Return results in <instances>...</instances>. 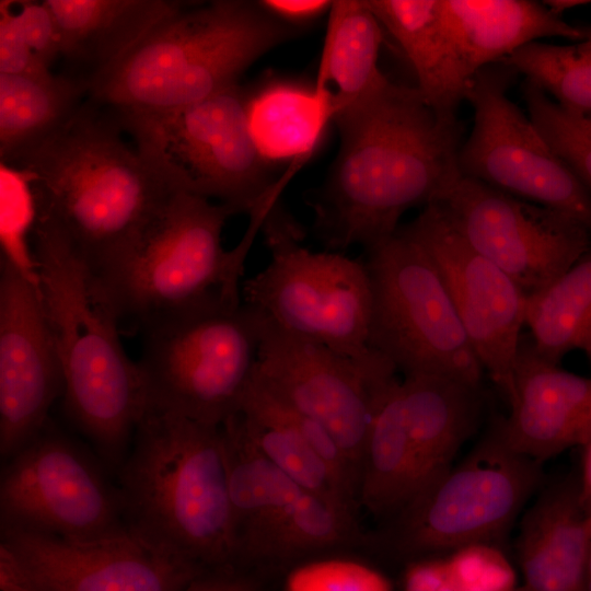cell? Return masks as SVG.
<instances>
[{
  "label": "cell",
  "mask_w": 591,
  "mask_h": 591,
  "mask_svg": "<svg viewBox=\"0 0 591 591\" xmlns=\"http://www.w3.org/2000/svg\"><path fill=\"white\" fill-rule=\"evenodd\" d=\"M333 121L338 154L312 200L327 251H366L391 237L408 209L433 202L462 175L461 121L436 112L417 88L390 81Z\"/></svg>",
  "instance_id": "cell-1"
},
{
  "label": "cell",
  "mask_w": 591,
  "mask_h": 591,
  "mask_svg": "<svg viewBox=\"0 0 591 591\" xmlns=\"http://www.w3.org/2000/svg\"><path fill=\"white\" fill-rule=\"evenodd\" d=\"M4 166L23 177L35 220L56 230L97 275L134 245L175 192L114 113L90 99L55 135Z\"/></svg>",
  "instance_id": "cell-2"
},
{
  "label": "cell",
  "mask_w": 591,
  "mask_h": 591,
  "mask_svg": "<svg viewBox=\"0 0 591 591\" xmlns=\"http://www.w3.org/2000/svg\"><path fill=\"white\" fill-rule=\"evenodd\" d=\"M37 288L60 359L63 412L117 472L148 409L137 361L121 344V317L91 266L47 223L34 221Z\"/></svg>",
  "instance_id": "cell-3"
},
{
  "label": "cell",
  "mask_w": 591,
  "mask_h": 591,
  "mask_svg": "<svg viewBox=\"0 0 591 591\" xmlns=\"http://www.w3.org/2000/svg\"><path fill=\"white\" fill-rule=\"evenodd\" d=\"M116 474L130 528L206 570L239 568L221 425L148 408Z\"/></svg>",
  "instance_id": "cell-4"
},
{
  "label": "cell",
  "mask_w": 591,
  "mask_h": 591,
  "mask_svg": "<svg viewBox=\"0 0 591 591\" xmlns=\"http://www.w3.org/2000/svg\"><path fill=\"white\" fill-rule=\"evenodd\" d=\"M296 31L258 1L190 3L99 77L89 99L130 111L198 103L239 84L245 70Z\"/></svg>",
  "instance_id": "cell-5"
},
{
  "label": "cell",
  "mask_w": 591,
  "mask_h": 591,
  "mask_svg": "<svg viewBox=\"0 0 591 591\" xmlns=\"http://www.w3.org/2000/svg\"><path fill=\"white\" fill-rule=\"evenodd\" d=\"M237 211L208 198L175 190L134 245L96 274L121 320L141 325L177 313L242 302L240 279L251 247L244 239L222 245Z\"/></svg>",
  "instance_id": "cell-6"
},
{
  "label": "cell",
  "mask_w": 591,
  "mask_h": 591,
  "mask_svg": "<svg viewBox=\"0 0 591 591\" xmlns=\"http://www.w3.org/2000/svg\"><path fill=\"white\" fill-rule=\"evenodd\" d=\"M248 97L250 92L236 84L167 111L108 108L140 154L173 189L251 215L278 204L291 175L273 178L270 165L248 129Z\"/></svg>",
  "instance_id": "cell-7"
},
{
  "label": "cell",
  "mask_w": 591,
  "mask_h": 591,
  "mask_svg": "<svg viewBox=\"0 0 591 591\" xmlns=\"http://www.w3.org/2000/svg\"><path fill=\"white\" fill-rule=\"evenodd\" d=\"M138 329L148 408L215 426L240 413L258 358L256 311L243 301L217 303Z\"/></svg>",
  "instance_id": "cell-8"
},
{
  "label": "cell",
  "mask_w": 591,
  "mask_h": 591,
  "mask_svg": "<svg viewBox=\"0 0 591 591\" xmlns=\"http://www.w3.org/2000/svg\"><path fill=\"white\" fill-rule=\"evenodd\" d=\"M260 230L270 259L244 281L242 301L299 338L357 358L372 354V290L364 260L304 247L302 229L280 205Z\"/></svg>",
  "instance_id": "cell-9"
},
{
  "label": "cell",
  "mask_w": 591,
  "mask_h": 591,
  "mask_svg": "<svg viewBox=\"0 0 591 591\" xmlns=\"http://www.w3.org/2000/svg\"><path fill=\"white\" fill-rule=\"evenodd\" d=\"M543 464L511 450L497 415L472 451L369 543L408 561L505 537L544 483Z\"/></svg>",
  "instance_id": "cell-10"
},
{
  "label": "cell",
  "mask_w": 591,
  "mask_h": 591,
  "mask_svg": "<svg viewBox=\"0 0 591 591\" xmlns=\"http://www.w3.org/2000/svg\"><path fill=\"white\" fill-rule=\"evenodd\" d=\"M372 290L369 346L403 376L483 385L485 374L449 291L425 250L401 227L366 250Z\"/></svg>",
  "instance_id": "cell-11"
},
{
  "label": "cell",
  "mask_w": 591,
  "mask_h": 591,
  "mask_svg": "<svg viewBox=\"0 0 591 591\" xmlns=\"http://www.w3.org/2000/svg\"><path fill=\"white\" fill-rule=\"evenodd\" d=\"M102 460L50 420L3 462L1 530L89 540L129 525Z\"/></svg>",
  "instance_id": "cell-12"
},
{
  "label": "cell",
  "mask_w": 591,
  "mask_h": 591,
  "mask_svg": "<svg viewBox=\"0 0 591 591\" xmlns=\"http://www.w3.org/2000/svg\"><path fill=\"white\" fill-rule=\"evenodd\" d=\"M258 315L255 378L326 428L359 479L367 433L380 399L398 380L396 368L375 351L360 358L345 355L291 335Z\"/></svg>",
  "instance_id": "cell-13"
},
{
  "label": "cell",
  "mask_w": 591,
  "mask_h": 591,
  "mask_svg": "<svg viewBox=\"0 0 591 591\" xmlns=\"http://www.w3.org/2000/svg\"><path fill=\"white\" fill-rule=\"evenodd\" d=\"M517 72L498 62L475 73L465 93L474 126L459 153L462 176L565 212L591 231V195L507 95Z\"/></svg>",
  "instance_id": "cell-14"
},
{
  "label": "cell",
  "mask_w": 591,
  "mask_h": 591,
  "mask_svg": "<svg viewBox=\"0 0 591 591\" xmlns=\"http://www.w3.org/2000/svg\"><path fill=\"white\" fill-rule=\"evenodd\" d=\"M431 204L526 297L591 248V231L576 218L462 175Z\"/></svg>",
  "instance_id": "cell-15"
},
{
  "label": "cell",
  "mask_w": 591,
  "mask_h": 591,
  "mask_svg": "<svg viewBox=\"0 0 591 591\" xmlns=\"http://www.w3.org/2000/svg\"><path fill=\"white\" fill-rule=\"evenodd\" d=\"M401 229L438 269L472 348L497 392L509 405L526 294L498 266L477 253L430 204Z\"/></svg>",
  "instance_id": "cell-16"
},
{
  "label": "cell",
  "mask_w": 591,
  "mask_h": 591,
  "mask_svg": "<svg viewBox=\"0 0 591 591\" xmlns=\"http://www.w3.org/2000/svg\"><path fill=\"white\" fill-rule=\"evenodd\" d=\"M0 545L37 591H184L206 571L130 526L89 540L2 529Z\"/></svg>",
  "instance_id": "cell-17"
},
{
  "label": "cell",
  "mask_w": 591,
  "mask_h": 591,
  "mask_svg": "<svg viewBox=\"0 0 591 591\" xmlns=\"http://www.w3.org/2000/svg\"><path fill=\"white\" fill-rule=\"evenodd\" d=\"M63 372L37 286L0 260V455L26 445L49 421Z\"/></svg>",
  "instance_id": "cell-18"
},
{
  "label": "cell",
  "mask_w": 591,
  "mask_h": 591,
  "mask_svg": "<svg viewBox=\"0 0 591 591\" xmlns=\"http://www.w3.org/2000/svg\"><path fill=\"white\" fill-rule=\"evenodd\" d=\"M379 409L412 463L418 498L454 465L462 445L479 429L487 397L483 385L407 375L391 385Z\"/></svg>",
  "instance_id": "cell-19"
},
{
  "label": "cell",
  "mask_w": 591,
  "mask_h": 591,
  "mask_svg": "<svg viewBox=\"0 0 591 591\" xmlns=\"http://www.w3.org/2000/svg\"><path fill=\"white\" fill-rule=\"evenodd\" d=\"M513 385L509 414L497 415L511 450L543 464L570 448H580L591 432V376L545 360L530 334L523 333Z\"/></svg>",
  "instance_id": "cell-20"
},
{
  "label": "cell",
  "mask_w": 591,
  "mask_h": 591,
  "mask_svg": "<svg viewBox=\"0 0 591 591\" xmlns=\"http://www.w3.org/2000/svg\"><path fill=\"white\" fill-rule=\"evenodd\" d=\"M579 474L543 483L515 540L523 584L531 591H582L591 547Z\"/></svg>",
  "instance_id": "cell-21"
},
{
  "label": "cell",
  "mask_w": 591,
  "mask_h": 591,
  "mask_svg": "<svg viewBox=\"0 0 591 591\" xmlns=\"http://www.w3.org/2000/svg\"><path fill=\"white\" fill-rule=\"evenodd\" d=\"M44 1L59 30L62 63L59 72L90 85L161 23L192 3L179 0Z\"/></svg>",
  "instance_id": "cell-22"
},
{
  "label": "cell",
  "mask_w": 591,
  "mask_h": 591,
  "mask_svg": "<svg viewBox=\"0 0 591 591\" xmlns=\"http://www.w3.org/2000/svg\"><path fill=\"white\" fill-rule=\"evenodd\" d=\"M228 489L240 568L256 564L280 518L306 493L252 442L240 413L221 425Z\"/></svg>",
  "instance_id": "cell-23"
},
{
  "label": "cell",
  "mask_w": 591,
  "mask_h": 591,
  "mask_svg": "<svg viewBox=\"0 0 591 591\" xmlns=\"http://www.w3.org/2000/svg\"><path fill=\"white\" fill-rule=\"evenodd\" d=\"M382 27L401 46L417 89L440 115L456 117L472 77L448 28L441 0H367Z\"/></svg>",
  "instance_id": "cell-24"
},
{
  "label": "cell",
  "mask_w": 591,
  "mask_h": 591,
  "mask_svg": "<svg viewBox=\"0 0 591 591\" xmlns=\"http://www.w3.org/2000/svg\"><path fill=\"white\" fill-rule=\"evenodd\" d=\"M462 62L473 78L514 50L545 37L584 40L580 25L530 0H441Z\"/></svg>",
  "instance_id": "cell-25"
},
{
  "label": "cell",
  "mask_w": 591,
  "mask_h": 591,
  "mask_svg": "<svg viewBox=\"0 0 591 591\" xmlns=\"http://www.w3.org/2000/svg\"><path fill=\"white\" fill-rule=\"evenodd\" d=\"M328 90L290 81H269L250 92L247 123L252 138L269 164L300 167L333 121Z\"/></svg>",
  "instance_id": "cell-26"
},
{
  "label": "cell",
  "mask_w": 591,
  "mask_h": 591,
  "mask_svg": "<svg viewBox=\"0 0 591 591\" xmlns=\"http://www.w3.org/2000/svg\"><path fill=\"white\" fill-rule=\"evenodd\" d=\"M328 14L314 85L332 93L335 114L372 96L390 80L379 68L383 27L367 0L333 1Z\"/></svg>",
  "instance_id": "cell-27"
},
{
  "label": "cell",
  "mask_w": 591,
  "mask_h": 591,
  "mask_svg": "<svg viewBox=\"0 0 591 591\" xmlns=\"http://www.w3.org/2000/svg\"><path fill=\"white\" fill-rule=\"evenodd\" d=\"M240 415L254 445L302 490L358 515L357 494L281 415L255 375L243 397Z\"/></svg>",
  "instance_id": "cell-28"
},
{
  "label": "cell",
  "mask_w": 591,
  "mask_h": 591,
  "mask_svg": "<svg viewBox=\"0 0 591 591\" xmlns=\"http://www.w3.org/2000/svg\"><path fill=\"white\" fill-rule=\"evenodd\" d=\"M90 83L55 72L46 78L0 73V160L7 165L50 138L89 99Z\"/></svg>",
  "instance_id": "cell-29"
},
{
  "label": "cell",
  "mask_w": 591,
  "mask_h": 591,
  "mask_svg": "<svg viewBox=\"0 0 591 591\" xmlns=\"http://www.w3.org/2000/svg\"><path fill=\"white\" fill-rule=\"evenodd\" d=\"M525 327L545 360L575 350L591 357V248L544 289L528 296Z\"/></svg>",
  "instance_id": "cell-30"
},
{
  "label": "cell",
  "mask_w": 591,
  "mask_h": 591,
  "mask_svg": "<svg viewBox=\"0 0 591 591\" xmlns=\"http://www.w3.org/2000/svg\"><path fill=\"white\" fill-rule=\"evenodd\" d=\"M368 541L359 529L357 515L303 493L270 532L257 564H287Z\"/></svg>",
  "instance_id": "cell-31"
},
{
  "label": "cell",
  "mask_w": 591,
  "mask_h": 591,
  "mask_svg": "<svg viewBox=\"0 0 591 591\" xmlns=\"http://www.w3.org/2000/svg\"><path fill=\"white\" fill-rule=\"evenodd\" d=\"M403 591H511L515 571L494 544L468 545L407 563Z\"/></svg>",
  "instance_id": "cell-32"
},
{
  "label": "cell",
  "mask_w": 591,
  "mask_h": 591,
  "mask_svg": "<svg viewBox=\"0 0 591 591\" xmlns=\"http://www.w3.org/2000/svg\"><path fill=\"white\" fill-rule=\"evenodd\" d=\"M501 63L524 74L567 112L591 115V38L576 45L532 42Z\"/></svg>",
  "instance_id": "cell-33"
},
{
  "label": "cell",
  "mask_w": 591,
  "mask_h": 591,
  "mask_svg": "<svg viewBox=\"0 0 591 591\" xmlns=\"http://www.w3.org/2000/svg\"><path fill=\"white\" fill-rule=\"evenodd\" d=\"M522 91L532 123L591 195V127L530 81Z\"/></svg>",
  "instance_id": "cell-34"
},
{
  "label": "cell",
  "mask_w": 591,
  "mask_h": 591,
  "mask_svg": "<svg viewBox=\"0 0 591 591\" xmlns=\"http://www.w3.org/2000/svg\"><path fill=\"white\" fill-rule=\"evenodd\" d=\"M286 591H392L375 569L348 559L315 560L294 569Z\"/></svg>",
  "instance_id": "cell-35"
},
{
  "label": "cell",
  "mask_w": 591,
  "mask_h": 591,
  "mask_svg": "<svg viewBox=\"0 0 591 591\" xmlns=\"http://www.w3.org/2000/svg\"><path fill=\"white\" fill-rule=\"evenodd\" d=\"M22 34L39 61L53 70L60 61L61 44L56 20L45 3L34 0L12 1Z\"/></svg>",
  "instance_id": "cell-36"
},
{
  "label": "cell",
  "mask_w": 591,
  "mask_h": 591,
  "mask_svg": "<svg viewBox=\"0 0 591 591\" xmlns=\"http://www.w3.org/2000/svg\"><path fill=\"white\" fill-rule=\"evenodd\" d=\"M0 73L46 78L55 72L45 67L26 43L12 1H0Z\"/></svg>",
  "instance_id": "cell-37"
},
{
  "label": "cell",
  "mask_w": 591,
  "mask_h": 591,
  "mask_svg": "<svg viewBox=\"0 0 591 591\" xmlns=\"http://www.w3.org/2000/svg\"><path fill=\"white\" fill-rule=\"evenodd\" d=\"M258 3L280 22L298 27L329 13L333 1L327 0H263Z\"/></svg>",
  "instance_id": "cell-38"
},
{
  "label": "cell",
  "mask_w": 591,
  "mask_h": 591,
  "mask_svg": "<svg viewBox=\"0 0 591 591\" xmlns=\"http://www.w3.org/2000/svg\"><path fill=\"white\" fill-rule=\"evenodd\" d=\"M184 591H258V587L242 568L227 567L204 571Z\"/></svg>",
  "instance_id": "cell-39"
},
{
  "label": "cell",
  "mask_w": 591,
  "mask_h": 591,
  "mask_svg": "<svg viewBox=\"0 0 591 591\" xmlns=\"http://www.w3.org/2000/svg\"><path fill=\"white\" fill-rule=\"evenodd\" d=\"M1 591H37L23 576L11 554L0 545Z\"/></svg>",
  "instance_id": "cell-40"
},
{
  "label": "cell",
  "mask_w": 591,
  "mask_h": 591,
  "mask_svg": "<svg viewBox=\"0 0 591 591\" xmlns=\"http://www.w3.org/2000/svg\"><path fill=\"white\" fill-rule=\"evenodd\" d=\"M581 448V466L579 474V484L581 500L588 515H591V432L586 438Z\"/></svg>",
  "instance_id": "cell-41"
},
{
  "label": "cell",
  "mask_w": 591,
  "mask_h": 591,
  "mask_svg": "<svg viewBox=\"0 0 591 591\" xmlns=\"http://www.w3.org/2000/svg\"><path fill=\"white\" fill-rule=\"evenodd\" d=\"M590 3V1L581 0H548L543 1V4L554 14L561 16L563 12Z\"/></svg>",
  "instance_id": "cell-42"
},
{
  "label": "cell",
  "mask_w": 591,
  "mask_h": 591,
  "mask_svg": "<svg viewBox=\"0 0 591 591\" xmlns=\"http://www.w3.org/2000/svg\"><path fill=\"white\" fill-rule=\"evenodd\" d=\"M582 591H591V547L584 570Z\"/></svg>",
  "instance_id": "cell-43"
},
{
  "label": "cell",
  "mask_w": 591,
  "mask_h": 591,
  "mask_svg": "<svg viewBox=\"0 0 591 591\" xmlns=\"http://www.w3.org/2000/svg\"><path fill=\"white\" fill-rule=\"evenodd\" d=\"M580 27L584 32L586 39L591 38V24L590 25H580Z\"/></svg>",
  "instance_id": "cell-44"
},
{
  "label": "cell",
  "mask_w": 591,
  "mask_h": 591,
  "mask_svg": "<svg viewBox=\"0 0 591 591\" xmlns=\"http://www.w3.org/2000/svg\"><path fill=\"white\" fill-rule=\"evenodd\" d=\"M511 591H531V590L529 588H526L524 584H521V586H517Z\"/></svg>",
  "instance_id": "cell-45"
},
{
  "label": "cell",
  "mask_w": 591,
  "mask_h": 591,
  "mask_svg": "<svg viewBox=\"0 0 591 591\" xmlns=\"http://www.w3.org/2000/svg\"><path fill=\"white\" fill-rule=\"evenodd\" d=\"M583 119V121L591 127V115L590 116H587V117H581Z\"/></svg>",
  "instance_id": "cell-46"
},
{
  "label": "cell",
  "mask_w": 591,
  "mask_h": 591,
  "mask_svg": "<svg viewBox=\"0 0 591 591\" xmlns=\"http://www.w3.org/2000/svg\"><path fill=\"white\" fill-rule=\"evenodd\" d=\"M588 525H589V534H590V537H591V515H589Z\"/></svg>",
  "instance_id": "cell-47"
},
{
  "label": "cell",
  "mask_w": 591,
  "mask_h": 591,
  "mask_svg": "<svg viewBox=\"0 0 591 591\" xmlns=\"http://www.w3.org/2000/svg\"><path fill=\"white\" fill-rule=\"evenodd\" d=\"M588 358H589V360H590V363H591V357H588Z\"/></svg>",
  "instance_id": "cell-48"
}]
</instances>
